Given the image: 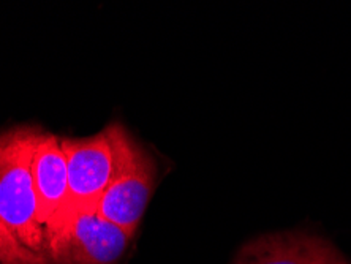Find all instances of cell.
Instances as JSON below:
<instances>
[{
    "instance_id": "cell-1",
    "label": "cell",
    "mask_w": 351,
    "mask_h": 264,
    "mask_svg": "<svg viewBox=\"0 0 351 264\" xmlns=\"http://www.w3.org/2000/svg\"><path fill=\"white\" fill-rule=\"evenodd\" d=\"M40 130L18 125L0 133V224L24 247L48 258V226L41 219L32 174Z\"/></svg>"
},
{
    "instance_id": "cell-2",
    "label": "cell",
    "mask_w": 351,
    "mask_h": 264,
    "mask_svg": "<svg viewBox=\"0 0 351 264\" xmlns=\"http://www.w3.org/2000/svg\"><path fill=\"white\" fill-rule=\"evenodd\" d=\"M133 236L106 220L97 206L71 208L49 228V264H117Z\"/></svg>"
},
{
    "instance_id": "cell-3",
    "label": "cell",
    "mask_w": 351,
    "mask_h": 264,
    "mask_svg": "<svg viewBox=\"0 0 351 264\" xmlns=\"http://www.w3.org/2000/svg\"><path fill=\"white\" fill-rule=\"evenodd\" d=\"M157 167L152 155L125 127L119 132L117 168L97 209L111 224L135 236L156 187Z\"/></svg>"
},
{
    "instance_id": "cell-4",
    "label": "cell",
    "mask_w": 351,
    "mask_h": 264,
    "mask_svg": "<svg viewBox=\"0 0 351 264\" xmlns=\"http://www.w3.org/2000/svg\"><path fill=\"white\" fill-rule=\"evenodd\" d=\"M121 122H111L87 138H62L69 171L70 209L97 206L117 168Z\"/></svg>"
},
{
    "instance_id": "cell-5",
    "label": "cell",
    "mask_w": 351,
    "mask_h": 264,
    "mask_svg": "<svg viewBox=\"0 0 351 264\" xmlns=\"http://www.w3.org/2000/svg\"><path fill=\"white\" fill-rule=\"evenodd\" d=\"M231 264H350L323 237L308 232H271L245 242Z\"/></svg>"
},
{
    "instance_id": "cell-6",
    "label": "cell",
    "mask_w": 351,
    "mask_h": 264,
    "mask_svg": "<svg viewBox=\"0 0 351 264\" xmlns=\"http://www.w3.org/2000/svg\"><path fill=\"white\" fill-rule=\"evenodd\" d=\"M32 174L41 219L49 232L51 225L70 209L69 171L58 134L40 130L34 154Z\"/></svg>"
},
{
    "instance_id": "cell-7",
    "label": "cell",
    "mask_w": 351,
    "mask_h": 264,
    "mask_svg": "<svg viewBox=\"0 0 351 264\" xmlns=\"http://www.w3.org/2000/svg\"><path fill=\"white\" fill-rule=\"evenodd\" d=\"M0 264H49V261L24 247L0 224Z\"/></svg>"
}]
</instances>
